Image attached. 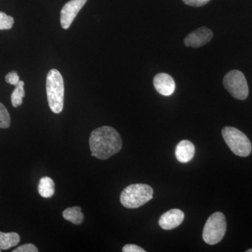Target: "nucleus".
<instances>
[{
	"label": "nucleus",
	"mask_w": 252,
	"mask_h": 252,
	"mask_svg": "<svg viewBox=\"0 0 252 252\" xmlns=\"http://www.w3.org/2000/svg\"><path fill=\"white\" fill-rule=\"evenodd\" d=\"M86 1L87 0H70L64 5L61 12V24L63 29L67 30L70 27Z\"/></svg>",
	"instance_id": "obj_7"
},
{
	"label": "nucleus",
	"mask_w": 252,
	"mask_h": 252,
	"mask_svg": "<svg viewBox=\"0 0 252 252\" xmlns=\"http://www.w3.org/2000/svg\"><path fill=\"white\" fill-rule=\"evenodd\" d=\"M222 136L225 143L235 155L247 157L252 153L251 142L242 131L227 126L222 130Z\"/></svg>",
	"instance_id": "obj_4"
},
{
	"label": "nucleus",
	"mask_w": 252,
	"mask_h": 252,
	"mask_svg": "<svg viewBox=\"0 0 252 252\" xmlns=\"http://www.w3.org/2000/svg\"><path fill=\"white\" fill-rule=\"evenodd\" d=\"M38 191L43 198H49L52 197L55 193V184L52 179L49 177H42L39 181Z\"/></svg>",
	"instance_id": "obj_13"
},
{
	"label": "nucleus",
	"mask_w": 252,
	"mask_h": 252,
	"mask_svg": "<svg viewBox=\"0 0 252 252\" xmlns=\"http://www.w3.org/2000/svg\"><path fill=\"white\" fill-rule=\"evenodd\" d=\"M122 140L119 132L110 126L94 129L89 137L91 156L107 160L122 148Z\"/></svg>",
	"instance_id": "obj_1"
},
{
	"label": "nucleus",
	"mask_w": 252,
	"mask_h": 252,
	"mask_svg": "<svg viewBox=\"0 0 252 252\" xmlns=\"http://www.w3.org/2000/svg\"><path fill=\"white\" fill-rule=\"evenodd\" d=\"M194 154H195V147L190 141H181L176 147V158L182 163H186L191 160Z\"/></svg>",
	"instance_id": "obj_11"
},
{
	"label": "nucleus",
	"mask_w": 252,
	"mask_h": 252,
	"mask_svg": "<svg viewBox=\"0 0 252 252\" xmlns=\"http://www.w3.org/2000/svg\"><path fill=\"white\" fill-rule=\"evenodd\" d=\"M185 4L194 7H200L210 2V0H182Z\"/></svg>",
	"instance_id": "obj_20"
},
{
	"label": "nucleus",
	"mask_w": 252,
	"mask_h": 252,
	"mask_svg": "<svg viewBox=\"0 0 252 252\" xmlns=\"http://www.w3.org/2000/svg\"><path fill=\"white\" fill-rule=\"evenodd\" d=\"M223 84L225 89L235 99L244 100L248 97V82L240 71L232 70L227 73L223 78Z\"/></svg>",
	"instance_id": "obj_6"
},
{
	"label": "nucleus",
	"mask_w": 252,
	"mask_h": 252,
	"mask_svg": "<svg viewBox=\"0 0 252 252\" xmlns=\"http://www.w3.org/2000/svg\"><path fill=\"white\" fill-rule=\"evenodd\" d=\"M247 252H252V249H250V250H247Z\"/></svg>",
	"instance_id": "obj_22"
},
{
	"label": "nucleus",
	"mask_w": 252,
	"mask_h": 252,
	"mask_svg": "<svg viewBox=\"0 0 252 252\" xmlns=\"http://www.w3.org/2000/svg\"><path fill=\"white\" fill-rule=\"evenodd\" d=\"M11 124V118L5 106L0 102V128H8Z\"/></svg>",
	"instance_id": "obj_16"
},
{
	"label": "nucleus",
	"mask_w": 252,
	"mask_h": 252,
	"mask_svg": "<svg viewBox=\"0 0 252 252\" xmlns=\"http://www.w3.org/2000/svg\"><path fill=\"white\" fill-rule=\"evenodd\" d=\"M21 238L18 233H3L0 231V249L3 250H9L13 247L16 246L20 243Z\"/></svg>",
	"instance_id": "obj_12"
},
{
	"label": "nucleus",
	"mask_w": 252,
	"mask_h": 252,
	"mask_svg": "<svg viewBox=\"0 0 252 252\" xmlns=\"http://www.w3.org/2000/svg\"><path fill=\"white\" fill-rule=\"evenodd\" d=\"M24 82L20 81L19 83L16 86L14 91L11 94V104L13 107H18V106L23 104V98L26 95V92L24 90Z\"/></svg>",
	"instance_id": "obj_15"
},
{
	"label": "nucleus",
	"mask_w": 252,
	"mask_h": 252,
	"mask_svg": "<svg viewBox=\"0 0 252 252\" xmlns=\"http://www.w3.org/2000/svg\"><path fill=\"white\" fill-rule=\"evenodd\" d=\"M63 217L64 220L72 222L76 225H79L84 220V214L81 212V209L79 207H69L63 212Z\"/></svg>",
	"instance_id": "obj_14"
},
{
	"label": "nucleus",
	"mask_w": 252,
	"mask_h": 252,
	"mask_svg": "<svg viewBox=\"0 0 252 252\" xmlns=\"http://www.w3.org/2000/svg\"><path fill=\"white\" fill-rule=\"evenodd\" d=\"M227 223L224 215L217 212L209 217L204 226V241L210 245H216L221 241L226 231Z\"/></svg>",
	"instance_id": "obj_5"
},
{
	"label": "nucleus",
	"mask_w": 252,
	"mask_h": 252,
	"mask_svg": "<svg viewBox=\"0 0 252 252\" xmlns=\"http://www.w3.org/2000/svg\"><path fill=\"white\" fill-rule=\"evenodd\" d=\"M5 80L8 84H11V85L16 86L19 83L20 78L19 76L18 75L17 72L13 71L8 73L5 77Z\"/></svg>",
	"instance_id": "obj_18"
},
{
	"label": "nucleus",
	"mask_w": 252,
	"mask_h": 252,
	"mask_svg": "<svg viewBox=\"0 0 252 252\" xmlns=\"http://www.w3.org/2000/svg\"><path fill=\"white\" fill-rule=\"evenodd\" d=\"M154 190L145 184H135L126 187L121 194V203L126 208H138L153 198Z\"/></svg>",
	"instance_id": "obj_3"
},
{
	"label": "nucleus",
	"mask_w": 252,
	"mask_h": 252,
	"mask_svg": "<svg viewBox=\"0 0 252 252\" xmlns=\"http://www.w3.org/2000/svg\"><path fill=\"white\" fill-rule=\"evenodd\" d=\"M14 23V19L13 17L0 11V31L11 29Z\"/></svg>",
	"instance_id": "obj_17"
},
{
	"label": "nucleus",
	"mask_w": 252,
	"mask_h": 252,
	"mask_svg": "<svg viewBox=\"0 0 252 252\" xmlns=\"http://www.w3.org/2000/svg\"><path fill=\"white\" fill-rule=\"evenodd\" d=\"M39 250L33 244L28 243L18 247L13 252H38Z\"/></svg>",
	"instance_id": "obj_19"
},
{
	"label": "nucleus",
	"mask_w": 252,
	"mask_h": 252,
	"mask_svg": "<svg viewBox=\"0 0 252 252\" xmlns=\"http://www.w3.org/2000/svg\"><path fill=\"white\" fill-rule=\"evenodd\" d=\"M154 86L158 93L164 96H170L175 90V82L170 74L159 73L154 79Z\"/></svg>",
	"instance_id": "obj_10"
},
{
	"label": "nucleus",
	"mask_w": 252,
	"mask_h": 252,
	"mask_svg": "<svg viewBox=\"0 0 252 252\" xmlns=\"http://www.w3.org/2000/svg\"><path fill=\"white\" fill-rule=\"evenodd\" d=\"M213 37V32L211 30L206 27L199 28L185 38V44L187 47L197 49L208 44Z\"/></svg>",
	"instance_id": "obj_8"
},
{
	"label": "nucleus",
	"mask_w": 252,
	"mask_h": 252,
	"mask_svg": "<svg viewBox=\"0 0 252 252\" xmlns=\"http://www.w3.org/2000/svg\"><path fill=\"white\" fill-rule=\"evenodd\" d=\"M1 249H0V252H1Z\"/></svg>",
	"instance_id": "obj_23"
},
{
	"label": "nucleus",
	"mask_w": 252,
	"mask_h": 252,
	"mask_svg": "<svg viewBox=\"0 0 252 252\" xmlns=\"http://www.w3.org/2000/svg\"><path fill=\"white\" fill-rule=\"evenodd\" d=\"M46 94L51 110L55 114L62 112L64 106V81L58 69L50 70L46 77Z\"/></svg>",
	"instance_id": "obj_2"
},
{
	"label": "nucleus",
	"mask_w": 252,
	"mask_h": 252,
	"mask_svg": "<svg viewBox=\"0 0 252 252\" xmlns=\"http://www.w3.org/2000/svg\"><path fill=\"white\" fill-rule=\"evenodd\" d=\"M185 213L178 209H172L164 213L159 220V225L164 230L177 228L183 222Z\"/></svg>",
	"instance_id": "obj_9"
},
{
	"label": "nucleus",
	"mask_w": 252,
	"mask_h": 252,
	"mask_svg": "<svg viewBox=\"0 0 252 252\" xmlns=\"http://www.w3.org/2000/svg\"><path fill=\"white\" fill-rule=\"evenodd\" d=\"M122 251L124 252H145V250L140 247L137 246L136 245H126L123 248Z\"/></svg>",
	"instance_id": "obj_21"
}]
</instances>
